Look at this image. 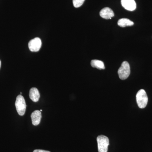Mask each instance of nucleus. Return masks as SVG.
<instances>
[{"instance_id":"nucleus-1","label":"nucleus","mask_w":152,"mask_h":152,"mask_svg":"<svg viewBox=\"0 0 152 152\" xmlns=\"http://www.w3.org/2000/svg\"><path fill=\"white\" fill-rule=\"evenodd\" d=\"M136 100L138 106L140 108H145L148 102V97L145 91L141 89L138 92L136 95Z\"/></svg>"},{"instance_id":"nucleus-2","label":"nucleus","mask_w":152,"mask_h":152,"mask_svg":"<svg viewBox=\"0 0 152 152\" xmlns=\"http://www.w3.org/2000/svg\"><path fill=\"white\" fill-rule=\"evenodd\" d=\"M99 152H107L109 140L107 137L101 135L97 138Z\"/></svg>"},{"instance_id":"nucleus-3","label":"nucleus","mask_w":152,"mask_h":152,"mask_svg":"<svg viewBox=\"0 0 152 152\" xmlns=\"http://www.w3.org/2000/svg\"><path fill=\"white\" fill-rule=\"evenodd\" d=\"M15 104L19 115L20 116L23 115L26 112V105L24 98L21 95H19L17 96Z\"/></svg>"},{"instance_id":"nucleus-4","label":"nucleus","mask_w":152,"mask_h":152,"mask_svg":"<svg viewBox=\"0 0 152 152\" xmlns=\"http://www.w3.org/2000/svg\"><path fill=\"white\" fill-rule=\"evenodd\" d=\"M118 74L120 78L122 80H126L129 77L130 74V67L128 62H123L118 70Z\"/></svg>"},{"instance_id":"nucleus-5","label":"nucleus","mask_w":152,"mask_h":152,"mask_svg":"<svg viewBox=\"0 0 152 152\" xmlns=\"http://www.w3.org/2000/svg\"><path fill=\"white\" fill-rule=\"evenodd\" d=\"M42 46V41L39 38H35L31 40L28 43L29 49L31 52L39 51Z\"/></svg>"},{"instance_id":"nucleus-6","label":"nucleus","mask_w":152,"mask_h":152,"mask_svg":"<svg viewBox=\"0 0 152 152\" xmlns=\"http://www.w3.org/2000/svg\"><path fill=\"white\" fill-rule=\"evenodd\" d=\"M121 2L123 7L128 11H133L136 10L137 5L134 0H121Z\"/></svg>"},{"instance_id":"nucleus-7","label":"nucleus","mask_w":152,"mask_h":152,"mask_svg":"<svg viewBox=\"0 0 152 152\" xmlns=\"http://www.w3.org/2000/svg\"><path fill=\"white\" fill-rule=\"evenodd\" d=\"M100 15L103 18L108 20L114 17V13L113 11L110 8L105 7L101 10L100 12Z\"/></svg>"},{"instance_id":"nucleus-8","label":"nucleus","mask_w":152,"mask_h":152,"mask_svg":"<svg viewBox=\"0 0 152 152\" xmlns=\"http://www.w3.org/2000/svg\"><path fill=\"white\" fill-rule=\"evenodd\" d=\"M32 122L34 126H37L40 124L42 118V114L40 111L36 110L31 115Z\"/></svg>"},{"instance_id":"nucleus-9","label":"nucleus","mask_w":152,"mask_h":152,"mask_svg":"<svg viewBox=\"0 0 152 152\" xmlns=\"http://www.w3.org/2000/svg\"><path fill=\"white\" fill-rule=\"evenodd\" d=\"M29 97L31 100L35 102L39 101L40 98V94L37 88H32L30 89Z\"/></svg>"},{"instance_id":"nucleus-10","label":"nucleus","mask_w":152,"mask_h":152,"mask_svg":"<svg viewBox=\"0 0 152 152\" xmlns=\"http://www.w3.org/2000/svg\"><path fill=\"white\" fill-rule=\"evenodd\" d=\"M118 24L121 27H125L126 26H131L134 24V22L127 18L120 19L118 22Z\"/></svg>"},{"instance_id":"nucleus-11","label":"nucleus","mask_w":152,"mask_h":152,"mask_svg":"<svg viewBox=\"0 0 152 152\" xmlns=\"http://www.w3.org/2000/svg\"><path fill=\"white\" fill-rule=\"evenodd\" d=\"M91 66L99 69H104L105 66L103 62L98 60H93L91 61Z\"/></svg>"},{"instance_id":"nucleus-12","label":"nucleus","mask_w":152,"mask_h":152,"mask_svg":"<svg viewBox=\"0 0 152 152\" xmlns=\"http://www.w3.org/2000/svg\"><path fill=\"white\" fill-rule=\"evenodd\" d=\"M85 0H73V3L74 7L75 8H78L82 6Z\"/></svg>"},{"instance_id":"nucleus-13","label":"nucleus","mask_w":152,"mask_h":152,"mask_svg":"<svg viewBox=\"0 0 152 152\" xmlns=\"http://www.w3.org/2000/svg\"><path fill=\"white\" fill-rule=\"evenodd\" d=\"M33 152H50L49 151H45L42 150H35Z\"/></svg>"},{"instance_id":"nucleus-14","label":"nucleus","mask_w":152,"mask_h":152,"mask_svg":"<svg viewBox=\"0 0 152 152\" xmlns=\"http://www.w3.org/2000/svg\"><path fill=\"white\" fill-rule=\"evenodd\" d=\"M1 61H0V67H1Z\"/></svg>"},{"instance_id":"nucleus-15","label":"nucleus","mask_w":152,"mask_h":152,"mask_svg":"<svg viewBox=\"0 0 152 152\" xmlns=\"http://www.w3.org/2000/svg\"><path fill=\"white\" fill-rule=\"evenodd\" d=\"M42 110H40V111H41V112H42Z\"/></svg>"},{"instance_id":"nucleus-16","label":"nucleus","mask_w":152,"mask_h":152,"mask_svg":"<svg viewBox=\"0 0 152 152\" xmlns=\"http://www.w3.org/2000/svg\"><path fill=\"white\" fill-rule=\"evenodd\" d=\"M22 94V92H21V93H20V95H21V94Z\"/></svg>"}]
</instances>
